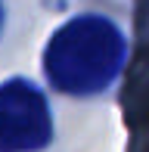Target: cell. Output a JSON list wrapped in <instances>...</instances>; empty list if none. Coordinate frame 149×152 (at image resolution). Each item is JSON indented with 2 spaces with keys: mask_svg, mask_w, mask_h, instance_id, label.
<instances>
[{
  "mask_svg": "<svg viewBox=\"0 0 149 152\" xmlns=\"http://www.w3.org/2000/svg\"><path fill=\"white\" fill-rule=\"evenodd\" d=\"M0 28H3V3H0Z\"/></svg>",
  "mask_w": 149,
  "mask_h": 152,
  "instance_id": "obj_2",
  "label": "cell"
},
{
  "mask_svg": "<svg viewBox=\"0 0 149 152\" xmlns=\"http://www.w3.org/2000/svg\"><path fill=\"white\" fill-rule=\"evenodd\" d=\"M124 59V37L106 16H74L53 34L44 53L50 81L65 93L103 90L118 75Z\"/></svg>",
  "mask_w": 149,
  "mask_h": 152,
  "instance_id": "obj_1",
  "label": "cell"
}]
</instances>
